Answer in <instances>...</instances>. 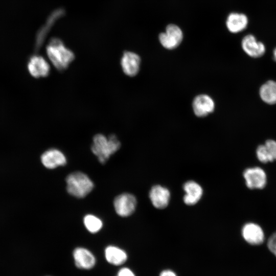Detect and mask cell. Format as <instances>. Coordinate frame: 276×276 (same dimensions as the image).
<instances>
[{
	"label": "cell",
	"instance_id": "1",
	"mask_svg": "<svg viewBox=\"0 0 276 276\" xmlns=\"http://www.w3.org/2000/svg\"><path fill=\"white\" fill-rule=\"evenodd\" d=\"M46 53L52 64L59 71L66 69L75 58L72 50L56 37L49 41L46 47Z\"/></svg>",
	"mask_w": 276,
	"mask_h": 276
},
{
	"label": "cell",
	"instance_id": "2",
	"mask_svg": "<svg viewBox=\"0 0 276 276\" xmlns=\"http://www.w3.org/2000/svg\"><path fill=\"white\" fill-rule=\"evenodd\" d=\"M121 143L114 134L106 136L102 134L95 135L91 147L93 153L101 164H105L109 157L120 148Z\"/></svg>",
	"mask_w": 276,
	"mask_h": 276
},
{
	"label": "cell",
	"instance_id": "3",
	"mask_svg": "<svg viewBox=\"0 0 276 276\" xmlns=\"http://www.w3.org/2000/svg\"><path fill=\"white\" fill-rule=\"evenodd\" d=\"M66 182L68 193L77 198L85 197L94 188V183L91 179L81 172L70 174L66 178Z\"/></svg>",
	"mask_w": 276,
	"mask_h": 276
},
{
	"label": "cell",
	"instance_id": "4",
	"mask_svg": "<svg viewBox=\"0 0 276 276\" xmlns=\"http://www.w3.org/2000/svg\"><path fill=\"white\" fill-rule=\"evenodd\" d=\"M183 34L180 28L174 24L167 26L165 32L159 35V40L161 44L169 50L177 48L182 41Z\"/></svg>",
	"mask_w": 276,
	"mask_h": 276
},
{
	"label": "cell",
	"instance_id": "5",
	"mask_svg": "<svg viewBox=\"0 0 276 276\" xmlns=\"http://www.w3.org/2000/svg\"><path fill=\"white\" fill-rule=\"evenodd\" d=\"M113 205L117 214L122 217H127L134 212L136 206V199L131 194L123 193L115 198Z\"/></svg>",
	"mask_w": 276,
	"mask_h": 276
},
{
	"label": "cell",
	"instance_id": "6",
	"mask_svg": "<svg viewBox=\"0 0 276 276\" xmlns=\"http://www.w3.org/2000/svg\"><path fill=\"white\" fill-rule=\"evenodd\" d=\"M27 68L30 75L36 78L45 77L50 72V66L48 61L44 57L38 55H34L30 58Z\"/></svg>",
	"mask_w": 276,
	"mask_h": 276
},
{
	"label": "cell",
	"instance_id": "7",
	"mask_svg": "<svg viewBox=\"0 0 276 276\" xmlns=\"http://www.w3.org/2000/svg\"><path fill=\"white\" fill-rule=\"evenodd\" d=\"M246 185L249 189H262L266 183V175L259 167L246 169L243 173Z\"/></svg>",
	"mask_w": 276,
	"mask_h": 276
},
{
	"label": "cell",
	"instance_id": "8",
	"mask_svg": "<svg viewBox=\"0 0 276 276\" xmlns=\"http://www.w3.org/2000/svg\"><path fill=\"white\" fill-rule=\"evenodd\" d=\"M76 266L80 269L89 270L96 263V258L91 252L84 247L76 248L73 253Z\"/></svg>",
	"mask_w": 276,
	"mask_h": 276
},
{
	"label": "cell",
	"instance_id": "9",
	"mask_svg": "<svg viewBox=\"0 0 276 276\" xmlns=\"http://www.w3.org/2000/svg\"><path fill=\"white\" fill-rule=\"evenodd\" d=\"M192 107L196 116L199 117H204L214 111L215 103L209 96L201 94L194 98Z\"/></svg>",
	"mask_w": 276,
	"mask_h": 276
},
{
	"label": "cell",
	"instance_id": "10",
	"mask_svg": "<svg viewBox=\"0 0 276 276\" xmlns=\"http://www.w3.org/2000/svg\"><path fill=\"white\" fill-rule=\"evenodd\" d=\"M141 64L140 57L136 53L125 52L121 59V65L123 72L127 76L132 77L136 75Z\"/></svg>",
	"mask_w": 276,
	"mask_h": 276
},
{
	"label": "cell",
	"instance_id": "11",
	"mask_svg": "<svg viewBox=\"0 0 276 276\" xmlns=\"http://www.w3.org/2000/svg\"><path fill=\"white\" fill-rule=\"evenodd\" d=\"M243 51L250 57L258 58L263 56L265 52V47L261 41L257 40L252 34L245 36L241 42Z\"/></svg>",
	"mask_w": 276,
	"mask_h": 276
},
{
	"label": "cell",
	"instance_id": "12",
	"mask_svg": "<svg viewBox=\"0 0 276 276\" xmlns=\"http://www.w3.org/2000/svg\"><path fill=\"white\" fill-rule=\"evenodd\" d=\"M43 165L48 169H54L66 164L64 154L57 149H50L45 151L41 156Z\"/></svg>",
	"mask_w": 276,
	"mask_h": 276
},
{
	"label": "cell",
	"instance_id": "13",
	"mask_svg": "<svg viewBox=\"0 0 276 276\" xmlns=\"http://www.w3.org/2000/svg\"><path fill=\"white\" fill-rule=\"evenodd\" d=\"M242 235L244 239L251 245H260L264 240V234L262 228L254 223L244 225L242 229Z\"/></svg>",
	"mask_w": 276,
	"mask_h": 276
},
{
	"label": "cell",
	"instance_id": "14",
	"mask_svg": "<svg viewBox=\"0 0 276 276\" xmlns=\"http://www.w3.org/2000/svg\"><path fill=\"white\" fill-rule=\"evenodd\" d=\"M149 198L154 207L162 209L168 205L170 198V193L166 188L156 185L150 190Z\"/></svg>",
	"mask_w": 276,
	"mask_h": 276
},
{
	"label": "cell",
	"instance_id": "15",
	"mask_svg": "<svg viewBox=\"0 0 276 276\" xmlns=\"http://www.w3.org/2000/svg\"><path fill=\"white\" fill-rule=\"evenodd\" d=\"M186 193L183 197V201L187 205H194L201 198L203 194L201 187L194 181H189L183 186Z\"/></svg>",
	"mask_w": 276,
	"mask_h": 276
},
{
	"label": "cell",
	"instance_id": "16",
	"mask_svg": "<svg viewBox=\"0 0 276 276\" xmlns=\"http://www.w3.org/2000/svg\"><path fill=\"white\" fill-rule=\"evenodd\" d=\"M248 18L245 14L233 12L228 15L226 25L229 32L237 33L245 29L248 25Z\"/></svg>",
	"mask_w": 276,
	"mask_h": 276
},
{
	"label": "cell",
	"instance_id": "17",
	"mask_svg": "<svg viewBox=\"0 0 276 276\" xmlns=\"http://www.w3.org/2000/svg\"><path fill=\"white\" fill-rule=\"evenodd\" d=\"M256 154L258 159L263 163L276 160V141H266L264 145L258 146Z\"/></svg>",
	"mask_w": 276,
	"mask_h": 276
},
{
	"label": "cell",
	"instance_id": "18",
	"mask_svg": "<svg viewBox=\"0 0 276 276\" xmlns=\"http://www.w3.org/2000/svg\"><path fill=\"white\" fill-rule=\"evenodd\" d=\"M64 13L62 9H58L53 12L49 16L44 26L39 31L36 39V47L38 49L44 42V39L49 33L50 29L52 27L56 21L62 17Z\"/></svg>",
	"mask_w": 276,
	"mask_h": 276
},
{
	"label": "cell",
	"instance_id": "19",
	"mask_svg": "<svg viewBox=\"0 0 276 276\" xmlns=\"http://www.w3.org/2000/svg\"><path fill=\"white\" fill-rule=\"evenodd\" d=\"M105 257L107 262L110 264L119 266L126 262L127 255L122 249L116 246L109 245L105 249Z\"/></svg>",
	"mask_w": 276,
	"mask_h": 276
},
{
	"label": "cell",
	"instance_id": "20",
	"mask_svg": "<svg viewBox=\"0 0 276 276\" xmlns=\"http://www.w3.org/2000/svg\"><path fill=\"white\" fill-rule=\"evenodd\" d=\"M262 100L269 104L276 103V82L270 80L262 85L260 89Z\"/></svg>",
	"mask_w": 276,
	"mask_h": 276
},
{
	"label": "cell",
	"instance_id": "21",
	"mask_svg": "<svg viewBox=\"0 0 276 276\" xmlns=\"http://www.w3.org/2000/svg\"><path fill=\"white\" fill-rule=\"evenodd\" d=\"M83 222L86 229L91 233L99 232L103 225L102 222L100 218L90 214L87 215L84 217Z\"/></svg>",
	"mask_w": 276,
	"mask_h": 276
},
{
	"label": "cell",
	"instance_id": "22",
	"mask_svg": "<svg viewBox=\"0 0 276 276\" xmlns=\"http://www.w3.org/2000/svg\"><path fill=\"white\" fill-rule=\"evenodd\" d=\"M267 247L270 251L276 257V232L269 238Z\"/></svg>",
	"mask_w": 276,
	"mask_h": 276
},
{
	"label": "cell",
	"instance_id": "23",
	"mask_svg": "<svg viewBox=\"0 0 276 276\" xmlns=\"http://www.w3.org/2000/svg\"><path fill=\"white\" fill-rule=\"evenodd\" d=\"M116 276H135L133 271L127 267L121 268Z\"/></svg>",
	"mask_w": 276,
	"mask_h": 276
},
{
	"label": "cell",
	"instance_id": "24",
	"mask_svg": "<svg viewBox=\"0 0 276 276\" xmlns=\"http://www.w3.org/2000/svg\"><path fill=\"white\" fill-rule=\"evenodd\" d=\"M160 276H176V274L170 270H164L160 274Z\"/></svg>",
	"mask_w": 276,
	"mask_h": 276
},
{
	"label": "cell",
	"instance_id": "25",
	"mask_svg": "<svg viewBox=\"0 0 276 276\" xmlns=\"http://www.w3.org/2000/svg\"><path fill=\"white\" fill-rule=\"evenodd\" d=\"M273 58L274 61L276 62V48L274 49L273 51Z\"/></svg>",
	"mask_w": 276,
	"mask_h": 276
}]
</instances>
